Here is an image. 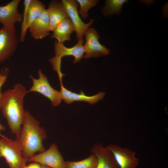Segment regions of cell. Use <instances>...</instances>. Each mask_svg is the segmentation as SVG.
<instances>
[{"instance_id":"obj_24","label":"cell","mask_w":168,"mask_h":168,"mask_svg":"<svg viewBox=\"0 0 168 168\" xmlns=\"http://www.w3.org/2000/svg\"><path fill=\"white\" fill-rule=\"evenodd\" d=\"M41 168H51V167L45 165H41Z\"/></svg>"},{"instance_id":"obj_15","label":"cell","mask_w":168,"mask_h":168,"mask_svg":"<svg viewBox=\"0 0 168 168\" xmlns=\"http://www.w3.org/2000/svg\"><path fill=\"white\" fill-rule=\"evenodd\" d=\"M98 159L96 168H119L112 153L101 143L94 144L91 149Z\"/></svg>"},{"instance_id":"obj_8","label":"cell","mask_w":168,"mask_h":168,"mask_svg":"<svg viewBox=\"0 0 168 168\" xmlns=\"http://www.w3.org/2000/svg\"><path fill=\"white\" fill-rule=\"evenodd\" d=\"M21 0H13L4 6H0V23L3 27L16 30L15 24L21 22L23 14L18 11V6Z\"/></svg>"},{"instance_id":"obj_11","label":"cell","mask_w":168,"mask_h":168,"mask_svg":"<svg viewBox=\"0 0 168 168\" xmlns=\"http://www.w3.org/2000/svg\"><path fill=\"white\" fill-rule=\"evenodd\" d=\"M67 11L68 17L70 19L76 32L77 40L82 38L89 26L94 22V19L90 20L87 23H84L79 16L77 8L78 2L76 0H62Z\"/></svg>"},{"instance_id":"obj_17","label":"cell","mask_w":168,"mask_h":168,"mask_svg":"<svg viewBox=\"0 0 168 168\" xmlns=\"http://www.w3.org/2000/svg\"><path fill=\"white\" fill-rule=\"evenodd\" d=\"M45 5L38 0H31L27 12L26 26L27 29L30 25L45 9Z\"/></svg>"},{"instance_id":"obj_6","label":"cell","mask_w":168,"mask_h":168,"mask_svg":"<svg viewBox=\"0 0 168 168\" xmlns=\"http://www.w3.org/2000/svg\"><path fill=\"white\" fill-rule=\"evenodd\" d=\"M84 35L86 39L83 45L84 58L99 57L110 54V49L100 43V36L96 29L89 27L86 31Z\"/></svg>"},{"instance_id":"obj_21","label":"cell","mask_w":168,"mask_h":168,"mask_svg":"<svg viewBox=\"0 0 168 168\" xmlns=\"http://www.w3.org/2000/svg\"><path fill=\"white\" fill-rule=\"evenodd\" d=\"M31 1V0H25L24 2V10L21 22V35L19 39L20 41L22 42H24L25 40L27 29L26 26L27 14L28 7Z\"/></svg>"},{"instance_id":"obj_10","label":"cell","mask_w":168,"mask_h":168,"mask_svg":"<svg viewBox=\"0 0 168 168\" xmlns=\"http://www.w3.org/2000/svg\"><path fill=\"white\" fill-rule=\"evenodd\" d=\"M18 43L16 30L0 28V63L9 58L16 51Z\"/></svg>"},{"instance_id":"obj_23","label":"cell","mask_w":168,"mask_h":168,"mask_svg":"<svg viewBox=\"0 0 168 168\" xmlns=\"http://www.w3.org/2000/svg\"><path fill=\"white\" fill-rule=\"evenodd\" d=\"M25 168H41V166L40 164L34 162L26 166Z\"/></svg>"},{"instance_id":"obj_5","label":"cell","mask_w":168,"mask_h":168,"mask_svg":"<svg viewBox=\"0 0 168 168\" xmlns=\"http://www.w3.org/2000/svg\"><path fill=\"white\" fill-rule=\"evenodd\" d=\"M39 77L36 79L31 75L30 77L33 82V85L30 89L27 91L36 92L48 98L51 102L52 106H57L61 103L62 99L60 91L55 90L50 85L47 77L39 70L38 71Z\"/></svg>"},{"instance_id":"obj_7","label":"cell","mask_w":168,"mask_h":168,"mask_svg":"<svg viewBox=\"0 0 168 168\" xmlns=\"http://www.w3.org/2000/svg\"><path fill=\"white\" fill-rule=\"evenodd\" d=\"M28 161L36 162L51 168H66L65 161L54 143L44 152L30 157Z\"/></svg>"},{"instance_id":"obj_20","label":"cell","mask_w":168,"mask_h":168,"mask_svg":"<svg viewBox=\"0 0 168 168\" xmlns=\"http://www.w3.org/2000/svg\"><path fill=\"white\" fill-rule=\"evenodd\" d=\"M79 4L80 8L78 11V14L80 15L84 19H87L88 16V12L89 10L95 6L99 2L98 0H76Z\"/></svg>"},{"instance_id":"obj_22","label":"cell","mask_w":168,"mask_h":168,"mask_svg":"<svg viewBox=\"0 0 168 168\" xmlns=\"http://www.w3.org/2000/svg\"><path fill=\"white\" fill-rule=\"evenodd\" d=\"M7 74L6 73L1 72L0 73V96L1 93V89L2 87L3 84L6 82L7 77ZM6 128L5 126L2 125L0 123V137L2 138L4 137L5 136L2 135L0 133L1 131H5L6 130Z\"/></svg>"},{"instance_id":"obj_4","label":"cell","mask_w":168,"mask_h":168,"mask_svg":"<svg viewBox=\"0 0 168 168\" xmlns=\"http://www.w3.org/2000/svg\"><path fill=\"white\" fill-rule=\"evenodd\" d=\"M77 44L72 47L68 48L65 47L63 43L55 42L54 47L55 57L49 59L51 63L53 69L57 73L60 81L64 74L61 70V61L62 58L66 56H72L74 57L73 63L75 64L79 62L83 57L84 53L83 44L84 40L82 38L79 39Z\"/></svg>"},{"instance_id":"obj_16","label":"cell","mask_w":168,"mask_h":168,"mask_svg":"<svg viewBox=\"0 0 168 168\" xmlns=\"http://www.w3.org/2000/svg\"><path fill=\"white\" fill-rule=\"evenodd\" d=\"M73 31L75 29L70 19L67 18L56 26L51 38L57 39L59 43H63L65 41L70 40L71 35Z\"/></svg>"},{"instance_id":"obj_2","label":"cell","mask_w":168,"mask_h":168,"mask_svg":"<svg viewBox=\"0 0 168 168\" xmlns=\"http://www.w3.org/2000/svg\"><path fill=\"white\" fill-rule=\"evenodd\" d=\"M47 136L46 130L40 126V122L29 111H25L20 136L17 139L21 146L23 156L28 160L36 152L45 151L43 142Z\"/></svg>"},{"instance_id":"obj_18","label":"cell","mask_w":168,"mask_h":168,"mask_svg":"<svg viewBox=\"0 0 168 168\" xmlns=\"http://www.w3.org/2000/svg\"><path fill=\"white\" fill-rule=\"evenodd\" d=\"M127 0H107L105 6L102 9L103 15L105 16H110L114 14L120 15L123 4Z\"/></svg>"},{"instance_id":"obj_25","label":"cell","mask_w":168,"mask_h":168,"mask_svg":"<svg viewBox=\"0 0 168 168\" xmlns=\"http://www.w3.org/2000/svg\"></svg>"},{"instance_id":"obj_14","label":"cell","mask_w":168,"mask_h":168,"mask_svg":"<svg viewBox=\"0 0 168 168\" xmlns=\"http://www.w3.org/2000/svg\"><path fill=\"white\" fill-rule=\"evenodd\" d=\"M60 81V92L62 99L68 104H70L75 101H83L93 105L103 99L105 95V93L103 92H100L92 96L85 95L82 91H81L80 94L76 93L65 88L62 85V81Z\"/></svg>"},{"instance_id":"obj_13","label":"cell","mask_w":168,"mask_h":168,"mask_svg":"<svg viewBox=\"0 0 168 168\" xmlns=\"http://www.w3.org/2000/svg\"><path fill=\"white\" fill-rule=\"evenodd\" d=\"M47 9L50 30L53 31L56 26L63 19L69 18L66 9L61 1L52 0Z\"/></svg>"},{"instance_id":"obj_3","label":"cell","mask_w":168,"mask_h":168,"mask_svg":"<svg viewBox=\"0 0 168 168\" xmlns=\"http://www.w3.org/2000/svg\"><path fill=\"white\" fill-rule=\"evenodd\" d=\"M0 156L5 158L10 168H25L28 161L23 156L22 148L18 140L5 136L0 138Z\"/></svg>"},{"instance_id":"obj_9","label":"cell","mask_w":168,"mask_h":168,"mask_svg":"<svg viewBox=\"0 0 168 168\" xmlns=\"http://www.w3.org/2000/svg\"><path fill=\"white\" fill-rule=\"evenodd\" d=\"M105 147L112 153L119 168H136L138 165L139 160L136 157L135 152L115 144Z\"/></svg>"},{"instance_id":"obj_19","label":"cell","mask_w":168,"mask_h":168,"mask_svg":"<svg viewBox=\"0 0 168 168\" xmlns=\"http://www.w3.org/2000/svg\"><path fill=\"white\" fill-rule=\"evenodd\" d=\"M98 159L96 155L92 153L87 158L79 161H66V168H96Z\"/></svg>"},{"instance_id":"obj_1","label":"cell","mask_w":168,"mask_h":168,"mask_svg":"<svg viewBox=\"0 0 168 168\" xmlns=\"http://www.w3.org/2000/svg\"><path fill=\"white\" fill-rule=\"evenodd\" d=\"M27 93L21 84L14 85L12 89L1 93L0 107L3 116L7 119L12 134L16 139L19 137L25 117L23 100Z\"/></svg>"},{"instance_id":"obj_12","label":"cell","mask_w":168,"mask_h":168,"mask_svg":"<svg viewBox=\"0 0 168 168\" xmlns=\"http://www.w3.org/2000/svg\"><path fill=\"white\" fill-rule=\"evenodd\" d=\"M31 36L35 39H41L49 34V18L45 9L31 23L28 28Z\"/></svg>"}]
</instances>
